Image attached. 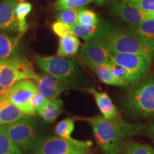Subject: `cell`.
Instances as JSON below:
<instances>
[{
	"mask_svg": "<svg viewBox=\"0 0 154 154\" xmlns=\"http://www.w3.org/2000/svg\"><path fill=\"white\" fill-rule=\"evenodd\" d=\"M113 23L101 22L94 25L76 24L72 27L74 35L79 36L85 41L93 39H103L110 29Z\"/></svg>",
	"mask_w": 154,
	"mask_h": 154,
	"instance_id": "5bb4252c",
	"label": "cell"
},
{
	"mask_svg": "<svg viewBox=\"0 0 154 154\" xmlns=\"http://www.w3.org/2000/svg\"><path fill=\"white\" fill-rule=\"evenodd\" d=\"M79 40L74 34L61 38L57 53V57L64 58L74 56L79 51Z\"/></svg>",
	"mask_w": 154,
	"mask_h": 154,
	"instance_id": "ffe728a7",
	"label": "cell"
},
{
	"mask_svg": "<svg viewBox=\"0 0 154 154\" xmlns=\"http://www.w3.org/2000/svg\"><path fill=\"white\" fill-rule=\"evenodd\" d=\"M146 11H154V0H121Z\"/></svg>",
	"mask_w": 154,
	"mask_h": 154,
	"instance_id": "4dcf8cb0",
	"label": "cell"
},
{
	"mask_svg": "<svg viewBox=\"0 0 154 154\" xmlns=\"http://www.w3.org/2000/svg\"><path fill=\"white\" fill-rule=\"evenodd\" d=\"M153 20H154V11H153Z\"/></svg>",
	"mask_w": 154,
	"mask_h": 154,
	"instance_id": "836d02e7",
	"label": "cell"
},
{
	"mask_svg": "<svg viewBox=\"0 0 154 154\" xmlns=\"http://www.w3.org/2000/svg\"><path fill=\"white\" fill-rule=\"evenodd\" d=\"M94 71L96 76L99 80L108 85L114 86V79H113L112 72L109 63H103L92 69Z\"/></svg>",
	"mask_w": 154,
	"mask_h": 154,
	"instance_id": "d4e9b609",
	"label": "cell"
},
{
	"mask_svg": "<svg viewBox=\"0 0 154 154\" xmlns=\"http://www.w3.org/2000/svg\"><path fill=\"white\" fill-rule=\"evenodd\" d=\"M25 116L27 115L16 105L5 98H0V126L12 124Z\"/></svg>",
	"mask_w": 154,
	"mask_h": 154,
	"instance_id": "e0dca14e",
	"label": "cell"
},
{
	"mask_svg": "<svg viewBox=\"0 0 154 154\" xmlns=\"http://www.w3.org/2000/svg\"><path fill=\"white\" fill-rule=\"evenodd\" d=\"M101 22L96 13L90 9L83 7L79 11L77 17V24L82 25H94L97 24Z\"/></svg>",
	"mask_w": 154,
	"mask_h": 154,
	"instance_id": "484cf974",
	"label": "cell"
},
{
	"mask_svg": "<svg viewBox=\"0 0 154 154\" xmlns=\"http://www.w3.org/2000/svg\"><path fill=\"white\" fill-rule=\"evenodd\" d=\"M153 60V56L142 54L112 52L110 62L124 67L141 78L147 74Z\"/></svg>",
	"mask_w": 154,
	"mask_h": 154,
	"instance_id": "30bf717a",
	"label": "cell"
},
{
	"mask_svg": "<svg viewBox=\"0 0 154 154\" xmlns=\"http://www.w3.org/2000/svg\"><path fill=\"white\" fill-rule=\"evenodd\" d=\"M34 80L39 93L47 100L57 99L61 93L70 88L67 83L47 74H37Z\"/></svg>",
	"mask_w": 154,
	"mask_h": 154,
	"instance_id": "7c38bea8",
	"label": "cell"
},
{
	"mask_svg": "<svg viewBox=\"0 0 154 154\" xmlns=\"http://www.w3.org/2000/svg\"><path fill=\"white\" fill-rule=\"evenodd\" d=\"M124 154H154V149L148 145L134 142L126 146Z\"/></svg>",
	"mask_w": 154,
	"mask_h": 154,
	"instance_id": "f1b7e54d",
	"label": "cell"
},
{
	"mask_svg": "<svg viewBox=\"0 0 154 154\" xmlns=\"http://www.w3.org/2000/svg\"><path fill=\"white\" fill-rule=\"evenodd\" d=\"M128 28L140 35L154 40V20H146L138 24H130Z\"/></svg>",
	"mask_w": 154,
	"mask_h": 154,
	"instance_id": "cb8c5ba5",
	"label": "cell"
},
{
	"mask_svg": "<svg viewBox=\"0 0 154 154\" xmlns=\"http://www.w3.org/2000/svg\"><path fill=\"white\" fill-rule=\"evenodd\" d=\"M0 62V98L14 84L25 79L34 80L37 75L29 61L21 55Z\"/></svg>",
	"mask_w": 154,
	"mask_h": 154,
	"instance_id": "277c9868",
	"label": "cell"
},
{
	"mask_svg": "<svg viewBox=\"0 0 154 154\" xmlns=\"http://www.w3.org/2000/svg\"><path fill=\"white\" fill-rule=\"evenodd\" d=\"M32 6L29 2H21L17 5L15 8V16L18 22V34L22 36L28 29L26 17L31 12Z\"/></svg>",
	"mask_w": 154,
	"mask_h": 154,
	"instance_id": "44dd1931",
	"label": "cell"
},
{
	"mask_svg": "<svg viewBox=\"0 0 154 154\" xmlns=\"http://www.w3.org/2000/svg\"><path fill=\"white\" fill-rule=\"evenodd\" d=\"M146 132H147L149 137L154 140V123L150 125Z\"/></svg>",
	"mask_w": 154,
	"mask_h": 154,
	"instance_id": "d6a6232c",
	"label": "cell"
},
{
	"mask_svg": "<svg viewBox=\"0 0 154 154\" xmlns=\"http://www.w3.org/2000/svg\"><path fill=\"white\" fill-rule=\"evenodd\" d=\"M82 8L83 7L63 10L57 14V18L59 21H61V22L65 23L69 26L72 27L74 25L77 24V17H78L79 13L82 10Z\"/></svg>",
	"mask_w": 154,
	"mask_h": 154,
	"instance_id": "4316f807",
	"label": "cell"
},
{
	"mask_svg": "<svg viewBox=\"0 0 154 154\" xmlns=\"http://www.w3.org/2000/svg\"><path fill=\"white\" fill-rule=\"evenodd\" d=\"M91 146L90 140L49 136L40 138L32 151L36 154H87Z\"/></svg>",
	"mask_w": 154,
	"mask_h": 154,
	"instance_id": "5b68a950",
	"label": "cell"
},
{
	"mask_svg": "<svg viewBox=\"0 0 154 154\" xmlns=\"http://www.w3.org/2000/svg\"><path fill=\"white\" fill-rule=\"evenodd\" d=\"M103 4L105 0H56L54 8L56 10L63 11L84 7L91 2Z\"/></svg>",
	"mask_w": 154,
	"mask_h": 154,
	"instance_id": "603a6c76",
	"label": "cell"
},
{
	"mask_svg": "<svg viewBox=\"0 0 154 154\" xmlns=\"http://www.w3.org/2000/svg\"><path fill=\"white\" fill-rule=\"evenodd\" d=\"M17 0H2L0 2V32L18 33V22L15 16Z\"/></svg>",
	"mask_w": 154,
	"mask_h": 154,
	"instance_id": "4fadbf2b",
	"label": "cell"
},
{
	"mask_svg": "<svg viewBox=\"0 0 154 154\" xmlns=\"http://www.w3.org/2000/svg\"><path fill=\"white\" fill-rule=\"evenodd\" d=\"M38 66L46 74L62 80L73 86L80 76V70L75 59L59 57H38Z\"/></svg>",
	"mask_w": 154,
	"mask_h": 154,
	"instance_id": "8992f818",
	"label": "cell"
},
{
	"mask_svg": "<svg viewBox=\"0 0 154 154\" xmlns=\"http://www.w3.org/2000/svg\"><path fill=\"white\" fill-rule=\"evenodd\" d=\"M14 34L0 32V61L19 56V38Z\"/></svg>",
	"mask_w": 154,
	"mask_h": 154,
	"instance_id": "9a60e30c",
	"label": "cell"
},
{
	"mask_svg": "<svg viewBox=\"0 0 154 154\" xmlns=\"http://www.w3.org/2000/svg\"><path fill=\"white\" fill-rule=\"evenodd\" d=\"M112 54L106 42L102 39L86 41L81 48L79 59L83 65L92 69L94 67L110 62Z\"/></svg>",
	"mask_w": 154,
	"mask_h": 154,
	"instance_id": "9c48e42d",
	"label": "cell"
},
{
	"mask_svg": "<svg viewBox=\"0 0 154 154\" xmlns=\"http://www.w3.org/2000/svg\"><path fill=\"white\" fill-rule=\"evenodd\" d=\"M74 130V121L72 119H65L55 127V133L59 137L71 138Z\"/></svg>",
	"mask_w": 154,
	"mask_h": 154,
	"instance_id": "83f0119b",
	"label": "cell"
},
{
	"mask_svg": "<svg viewBox=\"0 0 154 154\" xmlns=\"http://www.w3.org/2000/svg\"><path fill=\"white\" fill-rule=\"evenodd\" d=\"M19 1H22H22H24V0H19Z\"/></svg>",
	"mask_w": 154,
	"mask_h": 154,
	"instance_id": "e575fe53",
	"label": "cell"
},
{
	"mask_svg": "<svg viewBox=\"0 0 154 154\" xmlns=\"http://www.w3.org/2000/svg\"><path fill=\"white\" fill-rule=\"evenodd\" d=\"M62 101L59 99L46 100L42 106L36 111L44 121L47 122H53L59 116L61 113Z\"/></svg>",
	"mask_w": 154,
	"mask_h": 154,
	"instance_id": "d6986e66",
	"label": "cell"
},
{
	"mask_svg": "<svg viewBox=\"0 0 154 154\" xmlns=\"http://www.w3.org/2000/svg\"><path fill=\"white\" fill-rule=\"evenodd\" d=\"M0 154H24L23 150L14 143L0 126Z\"/></svg>",
	"mask_w": 154,
	"mask_h": 154,
	"instance_id": "7402d4cb",
	"label": "cell"
},
{
	"mask_svg": "<svg viewBox=\"0 0 154 154\" xmlns=\"http://www.w3.org/2000/svg\"><path fill=\"white\" fill-rule=\"evenodd\" d=\"M84 120L91 126L96 143L104 154H119L125 140L139 134L145 128L142 123L131 124L121 117L108 119L99 115Z\"/></svg>",
	"mask_w": 154,
	"mask_h": 154,
	"instance_id": "6da1fadb",
	"label": "cell"
},
{
	"mask_svg": "<svg viewBox=\"0 0 154 154\" xmlns=\"http://www.w3.org/2000/svg\"><path fill=\"white\" fill-rule=\"evenodd\" d=\"M124 104L137 116L154 117V74L130 90Z\"/></svg>",
	"mask_w": 154,
	"mask_h": 154,
	"instance_id": "3957f363",
	"label": "cell"
},
{
	"mask_svg": "<svg viewBox=\"0 0 154 154\" xmlns=\"http://www.w3.org/2000/svg\"><path fill=\"white\" fill-rule=\"evenodd\" d=\"M46 100L47 99H46L45 98L39 93V91H38V93L34 96L33 99H32V106H33V108L36 111H37L38 109H40V108L44 104V103L46 102Z\"/></svg>",
	"mask_w": 154,
	"mask_h": 154,
	"instance_id": "1f68e13d",
	"label": "cell"
},
{
	"mask_svg": "<svg viewBox=\"0 0 154 154\" xmlns=\"http://www.w3.org/2000/svg\"><path fill=\"white\" fill-rule=\"evenodd\" d=\"M102 40L107 42L112 52L154 56V40L140 35L129 28L112 24Z\"/></svg>",
	"mask_w": 154,
	"mask_h": 154,
	"instance_id": "7a4b0ae2",
	"label": "cell"
},
{
	"mask_svg": "<svg viewBox=\"0 0 154 154\" xmlns=\"http://www.w3.org/2000/svg\"><path fill=\"white\" fill-rule=\"evenodd\" d=\"M90 94H93L96 105L101 111V115L106 119H115L120 117L118 109L113 104L112 101L105 92H99L95 88H90L86 90Z\"/></svg>",
	"mask_w": 154,
	"mask_h": 154,
	"instance_id": "2e32d148",
	"label": "cell"
},
{
	"mask_svg": "<svg viewBox=\"0 0 154 154\" xmlns=\"http://www.w3.org/2000/svg\"><path fill=\"white\" fill-rule=\"evenodd\" d=\"M0 66H1V62H0Z\"/></svg>",
	"mask_w": 154,
	"mask_h": 154,
	"instance_id": "d590c367",
	"label": "cell"
},
{
	"mask_svg": "<svg viewBox=\"0 0 154 154\" xmlns=\"http://www.w3.org/2000/svg\"><path fill=\"white\" fill-rule=\"evenodd\" d=\"M1 127L22 150L32 151L40 138L38 135L37 125L32 116H27L12 124Z\"/></svg>",
	"mask_w": 154,
	"mask_h": 154,
	"instance_id": "52a82bcc",
	"label": "cell"
},
{
	"mask_svg": "<svg viewBox=\"0 0 154 154\" xmlns=\"http://www.w3.org/2000/svg\"><path fill=\"white\" fill-rule=\"evenodd\" d=\"M38 92L37 86L34 81L25 79L9 87L3 97L16 105L27 116H34L36 111L32 106V101Z\"/></svg>",
	"mask_w": 154,
	"mask_h": 154,
	"instance_id": "ba28073f",
	"label": "cell"
},
{
	"mask_svg": "<svg viewBox=\"0 0 154 154\" xmlns=\"http://www.w3.org/2000/svg\"><path fill=\"white\" fill-rule=\"evenodd\" d=\"M51 29H52L54 34L59 36L60 38H63L73 34L72 27L66 24H65V23L59 20L53 23L52 25H51Z\"/></svg>",
	"mask_w": 154,
	"mask_h": 154,
	"instance_id": "f546056e",
	"label": "cell"
},
{
	"mask_svg": "<svg viewBox=\"0 0 154 154\" xmlns=\"http://www.w3.org/2000/svg\"><path fill=\"white\" fill-rule=\"evenodd\" d=\"M109 64L114 79V86H126L129 84H135L141 79V77L138 75L134 74L114 63L109 62Z\"/></svg>",
	"mask_w": 154,
	"mask_h": 154,
	"instance_id": "ac0fdd59",
	"label": "cell"
},
{
	"mask_svg": "<svg viewBox=\"0 0 154 154\" xmlns=\"http://www.w3.org/2000/svg\"><path fill=\"white\" fill-rule=\"evenodd\" d=\"M108 6L113 16L129 24H138L146 20H153V11H144L121 0H114L108 3Z\"/></svg>",
	"mask_w": 154,
	"mask_h": 154,
	"instance_id": "8fae6325",
	"label": "cell"
},
{
	"mask_svg": "<svg viewBox=\"0 0 154 154\" xmlns=\"http://www.w3.org/2000/svg\"><path fill=\"white\" fill-rule=\"evenodd\" d=\"M38 154H42V153H38Z\"/></svg>",
	"mask_w": 154,
	"mask_h": 154,
	"instance_id": "8d00e7d4",
	"label": "cell"
}]
</instances>
